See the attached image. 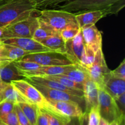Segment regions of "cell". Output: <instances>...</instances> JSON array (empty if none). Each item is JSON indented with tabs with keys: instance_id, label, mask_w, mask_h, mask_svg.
Wrapping results in <instances>:
<instances>
[{
	"instance_id": "6da1fadb",
	"label": "cell",
	"mask_w": 125,
	"mask_h": 125,
	"mask_svg": "<svg viewBox=\"0 0 125 125\" xmlns=\"http://www.w3.org/2000/svg\"><path fill=\"white\" fill-rule=\"evenodd\" d=\"M37 10L34 0H7L0 5V28L27 18Z\"/></svg>"
},
{
	"instance_id": "7a4b0ae2",
	"label": "cell",
	"mask_w": 125,
	"mask_h": 125,
	"mask_svg": "<svg viewBox=\"0 0 125 125\" xmlns=\"http://www.w3.org/2000/svg\"><path fill=\"white\" fill-rule=\"evenodd\" d=\"M125 6V0H70L57 9L68 12H79L94 10H110L112 14H117Z\"/></svg>"
},
{
	"instance_id": "3957f363",
	"label": "cell",
	"mask_w": 125,
	"mask_h": 125,
	"mask_svg": "<svg viewBox=\"0 0 125 125\" xmlns=\"http://www.w3.org/2000/svg\"><path fill=\"white\" fill-rule=\"evenodd\" d=\"M37 17L39 21L58 32L68 26L78 24L74 13L59 9H39Z\"/></svg>"
},
{
	"instance_id": "277c9868",
	"label": "cell",
	"mask_w": 125,
	"mask_h": 125,
	"mask_svg": "<svg viewBox=\"0 0 125 125\" xmlns=\"http://www.w3.org/2000/svg\"><path fill=\"white\" fill-rule=\"evenodd\" d=\"M39 9L27 18L18 21L4 28L1 40L13 38H32L39 26L37 15Z\"/></svg>"
},
{
	"instance_id": "5b68a950",
	"label": "cell",
	"mask_w": 125,
	"mask_h": 125,
	"mask_svg": "<svg viewBox=\"0 0 125 125\" xmlns=\"http://www.w3.org/2000/svg\"><path fill=\"white\" fill-rule=\"evenodd\" d=\"M85 70L98 89H104L105 83L111 76V70L107 67L102 48L96 52L94 63Z\"/></svg>"
},
{
	"instance_id": "8992f818",
	"label": "cell",
	"mask_w": 125,
	"mask_h": 125,
	"mask_svg": "<svg viewBox=\"0 0 125 125\" xmlns=\"http://www.w3.org/2000/svg\"><path fill=\"white\" fill-rule=\"evenodd\" d=\"M98 108L100 116L111 123L117 120L122 124L125 117L120 113L114 99L104 89H98Z\"/></svg>"
},
{
	"instance_id": "52a82bcc",
	"label": "cell",
	"mask_w": 125,
	"mask_h": 125,
	"mask_svg": "<svg viewBox=\"0 0 125 125\" xmlns=\"http://www.w3.org/2000/svg\"><path fill=\"white\" fill-rule=\"evenodd\" d=\"M43 110L67 118H80L84 113L81 106L74 101H55L47 99L46 105Z\"/></svg>"
},
{
	"instance_id": "ba28073f",
	"label": "cell",
	"mask_w": 125,
	"mask_h": 125,
	"mask_svg": "<svg viewBox=\"0 0 125 125\" xmlns=\"http://www.w3.org/2000/svg\"><path fill=\"white\" fill-rule=\"evenodd\" d=\"M10 83L28 103L36 105L42 109H45L46 99L33 84L24 79L12 81Z\"/></svg>"
},
{
	"instance_id": "9c48e42d",
	"label": "cell",
	"mask_w": 125,
	"mask_h": 125,
	"mask_svg": "<svg viewBox=\"0 0 125 125\" xmlns=\"http://www.w3.org/2000/svg\"><path fill=\"white\" fill-rule=\"evenodd\" d=\"M21 60L34 62L42 66H61L74 64L65 55L54 51L29 54Z\"/></svg>"
},
{
	"instance_id": "30bf717a",
	"label": "cell",
	"mask_w": 125,
	"mask_h": 125,
	"mask_svg": "<svg viewBox=\"0 0 125 125\" xmlns=\"http://www.w3.org/2000/svg\"><path fill=\"white\" fill-rule=\"evenodd\" d=\"M34 85L47 100H55V101H74L79 104L81 106L84 111L85 110V102H84V96L74 95V94H70V93L67 92L63 90L50 89V88L45 87L40 85Z\"/></svg>"
},
{
	"instance_id": "8fae6325",
	"label": "cell",
	"mask_w": 125,
	"mask_h": 125,
	"mask_svg": "<svg viewBox=\"0 0 125 125\" xmlns=\"http://www.w3.org/2000/svg\"><path fill=\"white\" fill-rule=\"evenodd\" d=\"M1 40L4 43L17 46L29 54L52 51L32 38H13Z\"/></svg>"
},
{
	"instance_id": "7c38bea8",
	"label": "cell",
	"mask_w": 125,
	"mask_h": 125,
	"mask_svg": "<svg viewBox=\"0 0 125 125\" xmlns=\"http://www.w3.org/2000/svg\"><path fill=\"white\" fill-rule=\"evenodd\" d=\"M85 45L81 31L72 40L65 43V56L74 64L79 65Z\"/></svg>"
},
{
	"instance_id": "4fadbf2b",
	"label": "cell",
	"mask_w": 125,
	"mask_h": 125,
	"mask_svg": "<svg viewBox=\"0 0 125 125\" xmlns=\"http://www.w3.org/2000/svg\"><path fill=\"white\" fill-rule=\"evenodd\" d=\"M74 14L78 26L79 28H83L96 24L101 18L111 15V12L109 9H102L75 12Z\"/></svg>"
},
{
	"instance_id": "5bb4252c",
	"label": "cell",
	"mask_w": 125,
	"mask_h": 125,
	"mask_svg": "<svg viewBox=\"0 0 125 125\" xmlns=\"http://www.w3.org/2000/svg\"><path fill=\"white\" fill-rule=\"evenodd\" d=\"M84 45L96 52L102 48V33L95 24L81 28Z\"/></svg>"
},
{
	"instance_id": "9a60e30c",
	"label": "cell",
	"mask_w": 125,
	"mask_h": 125,
	"mask_svg": "<svg viewBox=\"0 0 125 125\" xmlns=\"http://www.w3.org/2000/svg\"><path fill=\"white\" fill-rule=\"evenodd\" d=\"M83 85V96L85 102L84 112L88 114L92 108L98 106V87L89 76Z\"/></svg>"
},
{
	"instance_id": "2e32d148",
	"label": "cell",
	"mask_w": 125,
	"mask_h": 125,
	"mask_svg": "<svg viewBox=\"0 0 125 125\" xmlns=\"http://www.w3.org/2000/svg\"><path fill=\"white\" fill-rule=\"evenodd\" d=\"M24 79L31 83L34 85H40V86L50 88V89H57V90H63L74 95H79V96H83V90H76V89H70L63 86L62 84H59L57 82L52 79H48L42 76H26L24 78Z\"/></svg>"
},
{
	"instance_id": "e0dca14e",
	"label": "cell",
	"mask_w": 125,
	"mask_h": 125,
	"mask_svg": "<svg viewBox=\"0 0 125 125\" xmlns=\"http://www.w3.org/2000/svg\"><path fill=\"white\" fill-rule=\"evenodd\" d=\"M74 65L75 64L61 66H42L40 68L35 71L21 72L19 70V72L24 78L26 76H44L57 75V74H63L70 69L73 68Z\"/></svg>"
},
{
	"instance_id": "ac0fdd59",
	"label": "cell",
	"mask_w": 125,
	"mask_h": 125,
	"mask_svg": "<svg viewBox=\"0 0 125 125\" xmlns=\"http://www.w3.org/2000/svg\"><path fill=\"white\" fill-rule=\"evenodd\" d=\"M0 78L6 83L24 79L21 75L19 70L13 64V62L0 63Z\"/></svg>"
},
{
	"instance_id": "d6986e66",
	"label": "cell",
	"mask_w": 125,
	"mask_h": 125,
	"mask_svg": "<svg viewBox=\"0 0 125 125\" xmlns=\"http://www.w3.org/2000/svg\"><path fill=\"white\" fill-rule=\"evenodd\" d=\"M2 53L4 62H12L19 61L26 55L29 54L28 52L22 49L4 43L2 42Z\"/></svg>"
},
{
	"instance_id": "ffe728a7",
	"label": "cell",
	"mask_w": 125,
	"mask_h": 125,
	"mask_svg": "<svg viewBox=\"0 0 125 125\" xmlns=\"http://www.w3.org/2000/svg\"><path fill=\"white\" fill-rule=\"evenodd\" d=\"M104 90L114 99L125 93V80L111 76L106 82Z\"/></svg>"
},
{
	"instance_id": "44dd1931",
	"label": "cell",
	"mask_w": 125,
	"mask_h": 125,
	"mask_svg": "<svg viewBox=\"0 0 125 125\" xmlns=\"http://www.w3.org/2000/svg\"><path fill=\"white\" fill-rule=\"evenodd\" d=\"M42 45L48 48L51 51L65 54V42L63 41L59 32L39 42Z\"/></svg>"
},
{
	"instance_id": "7402d4cb",
	"label": "cell",
	"mask_w": 125,
	"mask_h": 125,
	"mask_svg": "<svg viewBox=\"0 0 125 125\" xmlns=\"http://www.w3.org/2000/svg\"><path fill=\"white\" fill-rule=\"evenodd\" d=\"M10 101L15 104L28 103L10 83H9L4 89L0 92V101Z\"/></svg>"
},
{
	"instance_id": "603a6c76",
	"label": "cell",
	"mask_w": 125,
	"mask_h": 125,
	"mask_svg": "<svg viewBox=\"0 0 125 125\" xmlns=\"http://www.w3.org/2000/svg\"><path fill=\"white\" fill-rule=\"evenodd\" d=\"M61 75L81 84H83L89 77L85 68L78 64H75L73 68Z\"/></svg>"
},
{
	"instance_id": "cb8c5ba5",
	"label": "cell",
	"mask_w": 125,
	"mask_h": 125,
	"mask_svg": "<svg viewBox=\"0 0 125 125\" xmlns=\"http://www.w3.org/2000/svg\"><path fill=\"white\" fill-rule=\"evenodd\" d=\"M18 105L31 125H36L37 118L38 107L35 104L29 103H20Z\"/></svg>"
},
{
	"instance_id": "d4e9b609",
	"label": "cell",
	"mask_w": 125,
	"mask_h": 125,
	"mask_svg": "<svg viewBox=\"0 0 125 125\" xmlns=\"http://www.w3.org/2000/svg\"><path fill=\"white\" fill-rule=\"evenodd\" d=\"M39 24L33 34L32 39L37 42H40L41 40L46 39L48 37L51 36L54 34H56L58 32L55 31L51 28L48 26L43 23L39 20Z\"/></svg>"
},
{
	"instance_id": "484cf974",
	"label": "cell",
	"mask_w": 125,
	"mask_h": 125,
	"mask_svg": "<svg viewBox=\"0 0 125 125\" xmlns=\"http://www.w3.org/2000/svg\"><path fill=\"white\" fill-rule=\"evenodd\" d=\"M44 78H48V79H52L57 82L59 84H62L63 86L67 87L70 88V89H76V90H83V84H79V83H75L68 78H65L61 74H57V75H52V76H44Z\"/></svg>"
},
{
	"instance_id": "4316f807",
	"label": "cell",
	"mask_w": 125,
	"mask_h": 125,
	"mask_svg": "<svg viewBox=\"0 0 125 125\" xmlns=\"http://www.w3.org/2000/svg\"><path fill=\"white\" fill-rule=\"evenodd\" d=\"M96 52H94L92 49L85 46L84 52L81 58L79 65L83 67L85 69L89 68L94 63L95 58Z\"/></svg>"
},
{
	"instance_id": "83f0119b",
	"label": "cell",
	"mask_w": 125,
	"mask_h": 125,
	"mask_svg": "<svg viewBox=\"0 0 125 125\" xmlns=\"http://www.w3.org/2000/svg\"><path fill=\"white\" fill-rule=\"evenodd\" d=\"M80 31L81 28H79L78 24H72L62 29L59 33L63 41L66 43L68 40L73 39Z\"/></svg>"
},
{
	"instance_id": "f1b7e54d",
	"label": "cell",
	"mask_w": 125,
	"mask_h": 125,
	"mask_svg": "<svg viewBox=\"0 0 125 125\" xmlns=\"http://www.w3.org/2000/svg\"><path fill=\"white\" fill-rule=\"evenodd\" d=\"M13 64L18 69V70L21 72H32L35 71L40 68L42 65L31 61H24L19 60V61L13 62Z\"/></svg>"
},
{
	"instance_id": "f546056e",
	"label": "cell",
	"mask_w": 125,
	"mask_h": 125,
	"mask_svg": "<svg viewBox=\"0 0 125 125\" xmlns=\"http://www.w3.org/2000/svg\"><path fill=\"white\" fill-rule=\"evenodd\" d=\"M48 113L50 125H65L67 122L70 120L71 118L62 117L56 114L46 112Z\"/></svg>"
},
{
	"instance_id": "4dcf8cb0",
	"label": "cell",
	"mask_w": 125,
	"mask_h": 125,
	"mask_svg": "<svg viewBox=\"0 0 125 125\" xmlns=\"http://www.w3.org/2000/svg\"><path fill=\"white\" fill-rule=\"evenodd\" d=\"M100 117L98 106L92 108L88 113L87 125H98Z\"/></svg>"
},
{
	"instance_id": "1f68e13d",
	"label": "cell",
	"mask_w": 125,
	"mask_h": 125,
	"mask_svg": "<svg viewBox=\"0 0 125 125\" xmlns=\"http://www.w3.org/2000/svg\"><path fill=\"white\" fill-rule=\"evenodd\" d=\"M70 0H42L36 4V7L38 9L56 7L59 4L63 2H67Z\"/></svg>"
},
{
	"instance_id": "d6a6232c",
	"label": "cell",
	"mask_w": 125,
	"mask_h": 125,
	"mask_svg": "<svg viewBox=\"0 0 125 125\" xmlns=\"http://www.w3.org/2000/svg\"><path fill=\"white\" fill-rule=\"evenodd\" d=\"M16 104L8 101H0V118L12 112Z\"/></svg>"
},
{
	"instance_id": "836d02e7",
	"label": "cell",
	"mask_w": 125,
	"mask_h": 125,
	"mask_svg": "<svg viewBox=\"0 0 125 125\" xmlns=\"http://www.w3.org/2000/svg\"><path fill=\"white\" fill-rule=\"evenodd\" d=\"M111 74L112 76L118 79L125 80V59L120 62L119 65L113 70H111Z\"/></svg>"
},
{
	"instance_id": "e575fe53",
	"label": "cell",
	"mask_w": 125,
	"mask_h": 125,
	"mask_svg": "<svg viewBox=\"0 0 125 125\" xmlns=\"http://www.w3.org/2000/svg\"><path fill=\"white\" fill-rule=\"evenodd\" d=\"M0 120L7 125H20L17 113L15 111V108L12 112L0 118Z\"/></svg>"
},
{
	"instance_id": "d590c367",
	"label": "cell",
	"mask_w": 125,
	"mask_h": 125,
	"mask_svg": "<svg viewBox=\"0 0 125 125\" xmlns=\"http://www.w3.org/2000/svg\"><path fill=\"white\" fill-rule=\"evenodd\" d=\"M36 125H50L48 113L39 107H38Z\"/></svg>"
},
{
	"instance_id": "8d00e7d4",
	"label": "cell",
	"mask_w": 125,
	"mask_h": 125,
	"mask_svg": "<svg viewBox=\"0 0 125 125\" xmlns=\"http://www.w3.org/2000/svg\"><path fill=\"white\" fill-rule=\"evenodd\" d=\"M15 111L17 113L20 125H31L27 117L21 111L20 107H19L18 104H16L15 106Z\"/></svg>"
},
{
	"instance_id": "74e56055",
	"label": "cell",
	"mask_w": 125,
	"mask_h": 125,
	"mask_svg": "<svg viewBox=\"0 0 125 125\" xmlns=\"http://www.w3.org/2000/svg\"><path fill=\"white\" fill-rule=\"evenodd\" d=\"M120 113L122 117H125V93L122 94L114 99Z\"/></svg>"
},
{
	"instance_id": "f35d334b",
	"label": "cell",
	"mask_w": 125,
	"mask_h": 125,
	"mask_svg": "<svg viewBox=\"0 0 125 125\" xmlns=\"http://www.w3.org/2000/svg\"><path fill=\"white\" fill-rule=\"evenodd\" d=\"M65 125H80V118H76V117L71 118Z\"/></svg>"
},
{
	"instance_id": "ab89813d",
	"label": "cell",
	"mask_w": 125,
	"mask_h": 125,
	"mask_svg": "<svg viewBox=\"0 0 125 125\" xmlns=\"http://www.w3.org/2000/svg\"><path fill=\"white\" fill-rule=\"evenodd\" d=\"M98 125H110V123L103 117H100Z\"/></svg>"
},
{
	"instance_id": "60d3db41",
	"label": "cell",
	"mask_w": 125,
	"mask_h": 125,
	"mask_svg": "<svg viewBox=\"0 0 125 125\" xmlns=\"http://www.w3.org/2000/svg\"><path fill=\"white\" fill-rule=\"evenodd\" d=\"M9 83H6V82H4V81H2L1 79V78H0V92L3 90L5 88V87Z\"/></svg>"
},
{
	"instance_id": "b9f144b4",
	"label": "cell",
	"mask_w": 125,
	"mask_h": 125,
	"mask_svg": "<svg viewBox=\"0 0 125 125\" xmlns=\"http://www.w3.org/2000/svg\"><path fill=\"white\" fill-rule=\"evenodd\" d=\"M2 62H4L3 59V57H2V41L0 40V63Z\"/></svg>"
},
{
	"instance_id": "7bdbcfd3",
	"label": "cell",
	"mask_w": 125,
	"mask_h": 125,
	"mask_svg": "<svg viewBox=\"0 0 125 125\" xmlns=\"http://www.w3.org/2000/svg\"><path fill=\"white\" fill-rule=\"evenodd\" d=\"M125 125V122L121 124V123L117 120H114L113 121V122H111V123H110V125Z\"/></svg>"
},
{
	"instance_id": "ee69618b",
	"label": "cell",
	"mask_w": 125,
	"mask_h": 125,
	"mask_svg": "<svg viewBox=\"0 0 125 125\" xmlns=\"http://www.w3.org/2000/svg\"><path fill=\"white\" fill-rule=\"evenodd\" d=\"M3 30L4 28H0V40L1 39V36H2V32H3Z\"/></svg>"
},
{
	"instance_id": "f6af8a7d",
	"label": "cell",
	"mask_w": 125,
	"mask_h": 125,
	"mask_svg": "<svg viewBox=\"0 0 125 125\" xmlns=\"http://www.w3.org/2000/svg\"><path fill=\"white\" fill-rule=\"evenodd\" d=\"M7 1V0H0V5L4 4V2H6Z\"/></svg>"
},
{
	"instance_id": "bcb514c9",
	"label": "cell",
	"mask_w": 125,
	"mask_h": 125,
	"mask_svg": "<svg viewBox=\"0 0 125 125\" xmlns=\"http://www.w3.org/2000/svg\"><path fill=\"white\" fill-rule=\"evenodd\" d=\"M0 125H6V123H4L2 120H0Z\"/></svg>"
},
{
	"instance_id": "7dc6e473",
	"label": "cell",
	"mask_w": 125,
	"mask_h": 125,
	"mask_svg": "<svg viewBox=\"0 0 125 125\" xmlns=\"http://www.w3.org/2000/svg\"><path fill=\"white\" fill-rule=\"evenodd\" d=\"M34 1H35V3H38V2H40V1H42V0H34Z\"/></svg>"
},
{
	"instance_id": "c3c4849f",
	"label": "cell",
	"mask_w": 125,
	"mask_h": 125,
	"mask_svg": "<svg viewBox=\"0 0 125 125\" xmlns=\"http://www.w3.org/2000/svg\"></svg>"
}]
</instances>
